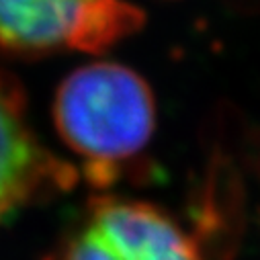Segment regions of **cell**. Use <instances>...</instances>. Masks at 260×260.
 I'll use <instances>...</instances> for the list:
<instances>
[{
	"label": "cell",
	"instance_id": "6da1fadb",
	"mask_svg": "<svg viewBox=\"0 0 260 260\" xmlns=\"http://www.w3.org/2000/svg\"><path fill=\"white\" fill-rule=\"evenodd\" d=\"M55 132L86 160L136 156L156 132V99L136 70L94 61L63 78L53 99Z\"/></svg>",
	"mask_w": 260,
	"mask_h": 260
},
{
	"label": "cell",
	"instance_id": "7a4b0ae2",
	"mask_svg": "<svg viewBox=\"0 0 260 260\" xmlns=\"http://www.w3.org/2000/svg\"><path fill=\"white\" fill-rule=\"evenodd\" d=\"M76 182L78 170L47 152L33 134L19 80L0 72V223L41 194Z\"/></svg>",
	"mask_w": 260,
	"mask_h": 260
},
{
	"label": "cell",
	"instance_id": "3957f363",
	"mask_svg": "<svg viewBox=\"0 0 260 260\" xmlns=\"http://www.w3.org/2000/svg\"><path fill=\"white\" fill-rule=\"evenodd\" d=\"M88 213V228L119 260H158L194 242L152 203L99 194L90 199Z\"/></svg>",
	"mask_w": 260,
	"mask_h": 260
},
{
	"label": "cell",
	"instance_id": "277c9868",
	"mask_svg": "<svg viewBox=\"0 0 260 260\" xmlns=\"http://www.w3.org/2000/svg\"><path fill=\"white\" fill-rule=\"evenodd\" d=\"M101 0H0V51L43 57L74 49L76 37Z\"/></svg>",
	"mask_w": 260,
	"mask_h": 260
},
{
	"label": "cell",
	"instance_id": "5b68a950",
	"mask_svg": "<svg viewBox=\"0 0 260 260\" xmlns=\"http://www.w3.org/2000/svg\"><path fill=\"white\" fill-rule=\"evenodd\" d=\"M146 25V11L127 0H101L86 17L74 51L103 53L119 41L142 31Z\"/></svg>",
	"mask_w": 260,
	"mask_h": 260
},
{
	"label": "cell",
	"instance_id": "8992f818",
	"mask_svg": "<svg viewBox=\"0 0 260 260\" xmlns=\"http://www.w3.org/2000/svg\"><path fill=\"white\" fill-rule=\"evenodd\" d=\"M53 260H119V258L90 228H86L80 234L72 236Z\"/></svg>",
	"mask_w": 260,
	"mask_h": 260
},
{
	"label": "cell",
	"instance_id": "52a82bcc",
	"mask_svg": "<svg viewBox=\"0 0 260 260\" xmlns=\"http://www.w3.org/2000/svg\"><path fill=\"white\" fill-rule=\"evenodd\" d=\"M82 176L90 186L105 190L121 178V166L113 160H86L82 166Z\"/></svg>",
	"mask_w": 260,
	"mask_h": 260
},
{
	"label": "cell",
	"instance_id": "ba28073f",
	"mask_svg": "<svg viewBox=\"0 0 260 260\" xmlns=\"http://www.w3.org/2000/svg\"><path fill=\"white\" fill-rule=\"evenodd\" d=\"M158 260H203V258H201V254H199L197 242H192L190 246H186V248H182V250H176V252H172V254H166V256H162V258H158Z\"/></svg>",
	"mask_w": 260,
	"mask_h": 260
}]
</instances>
